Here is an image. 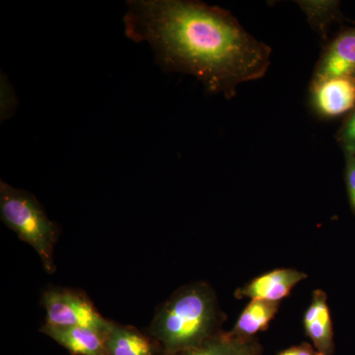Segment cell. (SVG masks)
Segmentation results:
<instances>
[{"instance_id": "cell-1", "label": "cell", "mask_w": 355, "mask_h": 355, "mask_svg": "<svg viewBox=\"0 0 355 355\" xmlns=\"http://www.w3.org/2000/svg\"><path fill=\"white\" fill-rule=\"evenodd\" d=\"M123 24L128 39L150 44L161 69L196 76L209 92L227 98L270 67V46L228 11L202 2L130 0Z\"/></svg>"}, {"instance_id": "cell-2", "label": "cell", "mask_w": 355, "mask_h": 355, "mask_svg": "<svg viewBox=\"0 0 355 355\" xmlns=\"http://www.w3.org/2000/svg\"><path fill=\"white\" fill-rule=\"evenodd\" d=\"M227 316L209 282H193L173 292L155 309L146 333L160 355L195 349L221 333Z\"/></svg>"}, {"instance_id": "cell-3", "label": "cell", "mask_w": 355, "mask_h": 355, "mask_svg": "<svg viewBox=\"0 0 355 355\" xmlns=\"http://www.w3.org/2000/svg\"><path fill=\"white\" fill-rule=\"evenodd\" d=\"M0 217L4 224L39 254L44 270L55 272V246L62 229L30 191L0 181Z\"/></svg>"}, {"instance_id": "cell-4", "label": "cell", "mask_w": 355, "mask_h": 355, "mask_svg": "<svg viewBox=\"0 0 355 355\" xmlns=\"http://www.w3.org/2000/svg\"><path fill=\"white\" fill-rule=\"evenodd\" d=\"M44 323L60 327H85L107 334L111 320L102 316L83 289L50 286L42 292Z\"/></svg>"}, {"instance_id": "cell-5", "label": "cell", "mask_w": 355, "mask_h": 355, "mask_svg": "<svg viewBox=\"0 0 355 355\" xmlns=\"http://www.w3.org/2000/svg\"><path fill=\"white\" fill-rule=\"evenodd\" d=\"M307 273L295 268H277L252 279L235 292L236 298L279 302L291 295L294 287L307 279Z\"/></svg>"}, {"instance_id": "cell-6", "label": "cell", "mask_w": 355, "mask_h": 355, "mask_svg": "<svg viewBox=\"0 0 355 355\" xmlns=\"http://www.w3.org/2000/svg\"><path fill=\"white\" fill-rule=\"evenodd\" d=\"M312 100L321 116L334 118L355 107V78L331 77L313 80Z\"/></svg>"}, {"instance_id": "cell-7", "label": "cell", "mask_w": 355, "mask_h": 355, "mask_svg": "<svg viewBox=\"0 0 355 355\" xmlns=\"http://www.w3.org/2000/svg\"><path fill=\"white\" fill-rule=\"evenodd\" d=\"M71 355H107V334L85 327H60L44 323L40 329Z\"/></svg>"}, {"instance_id": "cell-8", "label": "cell", "mask_w": 355, "mask_h": 355, "mask_svg": "<svg viewBox=\"0 0 355 355\" xmlns=\"http://www.w3.org/2000/svg\"><path fill=\"white\" fill-rule=\"evenodd\" d=\"M306 335L311 343L324 355H333L335 350L333 323L328 305V296L322 289H316L303 318Z\"/></svg>"}, {"instance_id": "cell-9", "label": "cell", "mask_w": 355, "mask_h": 355, "mask_svg": "<svg viewBox=\"0 0 355 355\" xmlns=\"http://www.w3.org/2000/svg\"><path fill=\"white\" fill-rule=\"evenodd\" d=\"M331 77L355 78V29L340 35L318 64L314 80Z\"/></svg>"}, {"instance_id": "cell-10", "label": "cell", "mask_w": 355, "mask_h": 355, "mask_svg": "<svg viewBox=\"0 0 355 355\" xmlns=\"http://www.w3.org/2000/svg\"><path fill=\"white\" fill-rule=\"evenodd\" d=\"M107 355H155L158 354L150 336L130 324L111 321L106 335Z\"/></svg>"}, {"instance_id": "cell-11", "label": "cell", "mask_w": 355, "mask_h": 355, "mask_svg": "<svg viewBox=\"0 0 355 355\" xmlns=\"http://www.w3.org/2000/svg\"><path fill=\"white\" fill-rule=\"evenodd\" d=\"M263 347L258 338H245L230 331H222L195 349L174 355H261Z\"/></svg>"}, {"instance_id": "cell-12", "label": "cell", "mask_w": 355, "mask_h": 355, "mask_svg": "<svg viewBox=\"0 0 355 355\" xmlns=\"http://www.w3.org/2000/svg\"><path fill=\"white\" fill-rule=\"evenodd\" d=\"M279 302L251 300L240 314L231 333L245 338H254L257 334L268 330L270 322L279 312Z\"/></svg>"}, {"instance_id": "cell-13", "label": "cell", "mask_w": 355, "mask_h": 355, "mask_svg": "<svg viewBox=\"0 0 355 355\" xmlns=\"http://www.w3.org/2000/svg\"><path fill=\"white\" fill-rule=\"evenodd\" d=\"M299 3L307 14L311 22L322 29L326 24L324 21L330 20L336 7V2L331 1H302Z\"/></svg>"}, {"instance_id": "cell-14", "label": "cell", "mask_w": 355, "mask_h": 355, "mask_svg": "<svg viewBox=\"0 0 355 355\" xmlns=\"http://www.w3.org/2000/svg\"><path fill=\"white\" fill-rule=\"evenodd\" d=\"M15 95L6 76H1V121L6 120L13 114L16 109Z\"/></svg>"}, {"instance_id": "cell-15", "label": "cell", "mask_w": 355, "mask_h": 355, "mask_svg": "<svg viewBox=\"0 0 355 355\" xmlns=\"http://www.w3.org/2000/svg\"><path fill=\"white\" fill-rule=\"evenodd\" d=\"M345 182H347L350 207L355 214V155L354 154H347Z\"/></svg>"}, {"instance_id": "cell-16", "label": "cell", "mask_w": 355, "mask_h": 355, "mask_svg": "<svg viewBox=\"0 0 355 355\" xmlns=\"http://www.w3.org/2000/svg\"><path fill=\"white\" fill-rule=\"evenodd\" d=\"M277 355H324L312 345V343H302L300 345H293L288 349L282 350Z\"/></svg>"}, {"instance_id": "cell-17", "label": "cell", "mask_w": 355, "mask_h": 355, "mask_svg": "<svg viewBox=\"0 0 355 355\" xmlns=\"http://www.w3.org/2000/svg\"><path fill=\"white\" fill-rule=\"evenodd\" d=\"M355 135V110L354 113L350 114L347 119V123H345L340 133V140L342 141L343 146L347 144L350 139Z\"/></svg>"}]
</instances>
